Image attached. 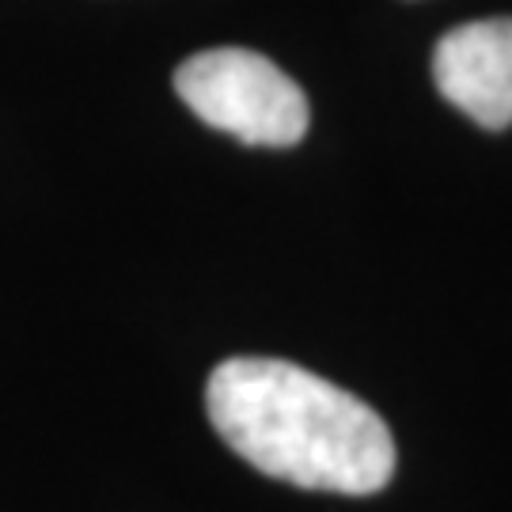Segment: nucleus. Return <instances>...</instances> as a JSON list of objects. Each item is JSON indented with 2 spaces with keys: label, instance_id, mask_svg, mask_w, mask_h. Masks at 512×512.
I'll return each instance as SVG.
<instances>
[{
  "label": "nucleus",
  "instance_id": "1",
  "mask_svg": "<svg viewBox=\"0 0 512 512\" xmlns=\"http://www.w3.org/2000/svg\"><path fill=\"white\" fill-rule=\"evenodd\" d=\"M205 406L220 440L277 482L365 497L395 475V440L384 418L293 361H224L209 376Z\"/></svg>",
  "mask_w": 512,
  "mask_h": 512
},
{
  "label": "nucleus",
  "instance_id": "2",
  "mask_svg": "<svg viewBox=\"0 0 512 512\" xmlns=\"http://www.w3.org/2000/svg\"><path fill=\"white\" fill-rule=\"evenodd\" d=\"M175 92L205 126L258 148H293L311 122L308 95L270 57L220 46L186 57Z\"/></svg>",
  "mask_w": 512,
  "mask_h": 512
},
{
  "label": "nucleus",
  "instance_id": "3",
  "mask_svg": "<svg viewBox=\"0 0 512 512\" xmlns=\"http://www.w3.org/2000/svg\"><path fill=\"white\" fill-rule=\"evenodd\" d=\"M437 92L482 129L512 126V19H475L437 42Z\"/></svg>",
  "mask_w": 512,
  "mask_h": 512
}]
</instances>
